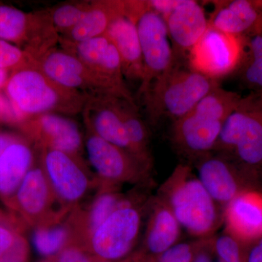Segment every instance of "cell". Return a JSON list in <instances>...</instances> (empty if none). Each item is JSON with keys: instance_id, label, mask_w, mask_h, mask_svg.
<instances>
[{"instance_id": "10", "label": "cell", "mask_w": 262, "mask_h": 262, "mask_svg": "<svg viewBox=\"0 0 262 262\" xmlns=\"http://www.w3.org/2000/svg\"><path fill=\"white\" fill-rule=\"evenodd\" d=\"M42 167L58 201L70 211L77 208L96 184L80 158L53 149H42Z\"/></svg>"}, {"instance_id": "5", "label": "cell", "mask_w": 262, "mask_h": 262, "mask_svg": "<svg viewBox=\"0 0 262 262\" xmlns=\"http://www.w3.org/2000/svg\"><path fill=\"white\" fill-rule=\"evenodd\" d=\"M213 151L227 157L236 155L248 165L262 163V99L241 100L226 120Z\"/></svg>"}, {"instance_id": "4", "label": "cell", "mask_w": 262, "mask_h": 262, "mask_svg": "<svg viewBox=\"0 0 262 262\" xmlns=\"http://www.w3.org/2000/svg\"><path fill=\"white\" fill-rule=\"evenodd\" d=\"M37 66L51 80L88 98L114 97L136 105L127 85L101 75L68 51L51 48L38 58Z\"/></svg>"}, {"instance_id": "46", "label": "cell", "mask_w": 262, "mask_h": 262, "mask_svg": "<svg viewBox=\"0 0 262 262\" xmlns=\"http://www.w3.org/2000/svg\"><path fill=\"white\" fill-rule=\"evenodd\" d=\"M216 262H222V261H220V260L218 259V261H217Z\"/></svg>"}, {"instance_id": "22", "label": "cell", "mask_w": 262, "mask_h": 262, "mask_svg": "<svg viewBox=\"0 0 262 262\" xmlns=\"http://www.w3.org/2000/svg\"><path fill=\"white\" fill-rule=\"evenodd\" d=\"M226 223L229 234L251 239L262 235V198L253 193H241L227 206Z\"/></svg>"}, {"instance_id": "16", "label": "cell", "mask_w": 262, "mask_h": 262, "mask_svg": "<svg viewBox=\"0 0 262 262\" xmlns=\"http://www.w3.org/2000/svg\"><path fill=\"white\" fill-rule=\"evenodd\" d=\"M120 99L114 97L89 98L82 111L84 120L90 132L134 157L119 110Z\"/></svg>"}, {"instance_id": "41", "label": "cell", "mask_w": 262, "mask_h": 262, "mask_svg": "<svg viewBox=\"0 0 262 262\" xmlns=\"http://www.w3.org/2000/svg\"><path fill=\"white\" fill-rule=\"evenodd\" d=\"M8 70H2L0 69V89L5 87L8 80Z\"/></svg>"}, {"instance_id": "6", "label": "cell", "mask_w": 262, "mask_h": 262, "mask_svg": "<svg viewBox=\"0 0 262 262\" xmlns=\"http://www.w3.org/2000/svg\"><path fill=\"white\" fill-rule=\"evenodd\" d=\"M130 18L136 22L140 41L144 74L139 92L144 94L158 77L173 67L175 57L165 20L149 9L146 1H135Z\"/></svg>"}, {"instance_id": "2", "label": "cell", "mask_w": 262, "mask_h": 262, "mask_svg": "<svg viewBox=\"0 0 262 262\" xmlns=\"http://www.w3.org/2000/svg\"><path fill=\"white\" fill-rule=\"evenodd\" d=\"M219 85L220 81L176 62L144 94L149 118L153 122L164 117L175 121L189 113L202 98Z\"/></svg>"}, {"instance_id": "28", "label": "cell", "mask_w": 262, "mask_h": 262, "mask_svg": "<svg viewBox=\"0 0 262 262\" xmlns=\"http://www.w3.org/2000/svg\"><path fill=\"white\" fill-rule=\"evenodd\" d=\"M248 53L243 64L241 77L251 89L262 90V32L248 41Z\"/></svg>"}, {"instance_id": "29", "label": "cell", "mask_w": 262, "mask_h": 262, "mask_svg": "<svg viewBox=\"0 0 262 262\" xmlns=\"http://www.w3.org/2000/svg\"><path fill=\"white\" fill-rule=\"evenodd\" d=\"M91 3H69L58 7L50 15L57 33L67 34L82 20Z\"/></svg>"}, {"instance_id": "11", "label": "cell", "mask_w": 262, "mask_h": 262, "mask_svg": "<svg viewBox=\"0 0 262 262\" xmlns=\"http://www.w3.org/2000/svg\"><path fill=\"white\" fill-rule=\"evenodd\" d=\"M85 147L101 189H114L122 183L137 182L148 167L130 153L90 131Z\"/></svg>"}, {"instance_id": "9", "label": "cell", "mask_w": 262, "mask_h": 262, "mask_svg": "<svg viewBox=\"0 0 262 262\" xmlns=\"http://www.w3.org/2000/svg\"><path fill=\"white\" fill-rule=\"evenodd\" d=\"M244 53L241 37L229 35L209 25L188 55L189 68L220 81L239 66Z\"/></svg>"}, {"instance_id": "20", "label": "cell", "mask_w": 262, "mask_h": 262, "mask_svg": "<svg viewBox=\"0 0 262 262\" xmlns=\"http://www.w3.org/2000/svg\"><path fill=\"white\" fill-rule=\"evenodd\" d=\"M198 178L215 203L226 206L239 194L229 160L211 153L198 158Z\"/></svg>"}, {"instance_id": "35", "label": "cell", "mask_w": 262, "mask_h": 262, "mask_svg": "<svg viewBox=\"0 0 262 262\" xmlns=\"http://www.w3.org/2000/svg\"><path fill=\"white\" fill-rule=\"evenodd\" d=\"M182 1V0H149L146 1V3L150 10L165 19L181 4Z\"/></svg>"}, {"instance_id": "23", "label": "cell", "mask_w": 262, "mask_h": 262, "mask_svg": "<svg viewBox=\"0 0 262 262\" xmlns=\"http://www.w3.org/2000/svg\"><path fill=\"white\" fill-rule=\"evenodd\" d=\"M127 14L126 1L91 3L82 20L63 34L62 42L77 43L104 35L113 20Z\"/></svg>"}, {"instance_id": "45", "label": "cell", "mask_w": 262, "mask_h": 262, "mask_svg": "<svg viewBox=\"0 0 262 262\" xmlns=\"http://www.w3.org/2000/svg\"><path fill=\"white\" fill-rule=\"evenodd\" d=\"M41 262H53V261H51V260L50 259H48L47 260H46V261H41Z\"/></svg>"}, {"instance_id": "13", "label": "cell", "mask_w": 262, "mask_h": 262, "mask_svg": "<svg viewBox=\"0 0 262 262\" xmlns=\"http://www.w3.org/2000/svg\"><path fill=\"white\" fill-rule=\"evenodd\" d=\"M225 122L194 107L173 122L172 140L183 153L198 159L214 150Z\"/></svg>"}, {"instance_id": "14", "label": "cell", "mask_w": 262, "mask_h": 262, "mask_svg": "<svg viewBox=\"0 0 262 262\" xmlns=\"http://www.w3.org/2000/svg\"><path fill=\"white\" fill-rule=\"evenodd\" d=\"M175 61L187 60L193 47L209 27L204 9L198 2L182 0L181 4L165 19Z\"/></svg>"}, {"instance_id": "42", "label": "cell", "mask_w": 262, "mask_h": 262, "mask_svg": "<svg viewBox=\"0 0 262 262\" xmlns=\"http://www.w3.org/2000/svg\"><path fill=\"white\" fill-rule=\"evenodd\" d=\"M91 261H92V262H111V261H105V260H102V259H101V258H98L97 257H95V256H91Z\"/></svg>"}, {"instance_id": "24", "label": "cell", "mask_w": 262, "mask_h": 262, "mask_svg": "<svg viewBox=\"0 0 262 262\" xmlns=\"http://www.w3.org/2000/svg\"><path fill=\"white\" fill-rule=\"evenodd\" d=\"M33 152L28 144L17 139L0 156V196L10 201L32 168Z\"/></svg>"}, {"instance_id": "30", "label": "cell", "mask_w": 262, "mask_h": 262, "mask_svg": "<svg viewBox=\"0 0 262 262\" xmlns=\"http://www.w3.org/2000/svg\"><path fill=\"white\" fill-rule=\"evenodd\" d=\"M34 67H37V60L30 53L0 39V69L18 71Z\"/></svg>"}, {"instance_id": "39", "label": "cell", "mask_w": 262, "mask_h": 262, "mask_svg": "<svg viewBox=\"0 0 262 262\" xmlns=\"http://www.w3.org/2000/svg\"><path fill=\"white\" fill-rule=\"evenodd\" d=\"M18 138L10 134L0 133V156L4 152L5 150Z\"/></svg>"}, {"instance_id": "18", "label": "cell", "mask_w": 262, "mask_h": 262, "mask_svg": "<svg viewBox=\"0 0 262 262\" xmlns=\"http://www.w3.org/2000/svg\"><path fill=\"white\" fill-rule=\"evenodd\" d=\"M62 42L65 51L73 54L86 65L117 83L126 85L118 52L106 36H100L80 42Z\"/></svg>"}, {"instance_id": "17", "label": "cell", "mask_w": 262, "mask_h": 262, "mask_svg": "<svg viewBox=\"0 0 262 262\" xmlns=\"http://www.w3.org/2000/svg\"><path fill=\"white\" fill-rule=\"evenodd\" d=\"M116 48L125 78L142 82L144 63L136 22L126 15L113 20L104 34Z\"/></svg>"}, {"instance_id": "33", "label": "cell", "mask_w": 262, "mask_h": 262, "mask_svg": "<svg viewBox=\"0 0 262 262\" xmlns=\"http://www.w3.org/2000/svg\"><path fill=\"white\" fill-rule=\"evenodd\" d=\"M29 255L28 242L18 233L13 246L0 258V262H27Z\"/></svg>"}, {"instance_id": "12", "label": "cell", "mask_w": 262, "mask_h": 262, "mask_svg": "<svg viewBox=\"0 0 262 262\" xmlns=\"http://www.w3.org/2000/svg\"><path fill=\"white\" fill-rule=\"evenodd\" d=\"M56 34L50 15L28 14L13 7L0 5V39L27 42L29 53L37 59L53 48Z\"/></svg>"}, {"instance_id": "25", "label": "cell", "mask_w": 262, "mask_h": 262, "mask_svg": "<svg viewBox=\"0 0 262 262\" xmlns=\"http://www.w3.org/2000/svg\"><path fill=\"white\" fill-rule=\"evenodd\" d=\"M181 227L173 212L163 201L155 204L146 230V254L156 257L178 244Z\"/></svg>"}, {"instance_id": "8", "label": "cell", "mask_w": 262, "mask_h": 262, "mask_svg": "<svg viewBox=\"0 0 262 262\" xmlns=\"http://www.w3.org/2000/svg\"><path fill=\"white\" fill-rule=\"evenodd\" d=\"M8 203L35 228L61 223L70 213L58 201L42 166L29 170Z\"/></svg>"}, {"instance_id": "31", "label": "cell", "mask_w": 262, "mask_h": 262, "mask_svg": "<svg viewBox=\"0 0 262 262\" xmlns=\"http://www.w3.org/2000/svg\"><path fill=\"white\" fill-rule=\"evenodd\" d=\"M212 247L222 262H244L238 241L232 234H222L213 241Z\"/></svg>"}, {"instance_id": "21", "label": "cell", "mask_w": 262, "mask_h": 262, "mask_svg": "<svg viewBox=\"0 0 262 262\" xmlns=\"http://www.w3.org/2000/svg\"><path fill=\"white\" fill-rule=\"evenodd\" d=\"M126 201L114 189H101L87 209L74 210L69 218L73 232L74 244L83 248L96 229Z\"/></svg>"}, {"instance_id": "38", "label": "cell", "mask_w": 262, "mask_h": 262, "mask_svg": "<svg viewBox=\"0 0 262 262\" xmlns=\"http://www.w3.org/2000/svg\"><path fill=\"white\" fill-rule=\"evenodd\" d=\"M193 262H213L211 253L209 250L201 245L198 249Z\"/></svg>"}, {"instance_id": "40", "label": "cell", "mask_w": 262, "mask_h": 262, "mask_svg": "<svg viewBox=\"0 0 262 262\" xmlns=\"http://www.w3.org/2000/svg\"><path fill=\"white\" fill-rule=\"evenodd\" d=\"M121 262H154V257L144 252H139L129 256Z\"/></svg>"}, {"instance_id": "36", "label": "cell", "mask_w": 262, "mask_h": 262, "mask_svg": "<svg viewBox=\"0 0 262 262\" xmlns=\"http://www.w3.org/2000/svg\"><path fill=\"white\" fill-rule=\"evenodd\" d=\"M18 232L0 225V258L13 246Z\"/></svg>"}, {"instance_id": "34", "label": "cell", "mask_w": 262, "mask_h": 262, "mask_svg": "<svg viewBox=\"0 0 262 262\" xmlns=\"http://www.w3.org/2000/svg\"><path fill=\"white\" fill-rule=\"evenodd\" d=\"M53 262H92L91 255L76 244H70L56 256L48 258Z\"/></svg>"}, {"instance_id": "37", "label": "cell", "mask_w": 262, "mask_h": 262, "mask_svg": "<svg viewBox=\"0 0 262 262\" xmlns=\"http://www.w3.org/2000/svg\"><path fill=\"white\" fill-rule=\"evenodd\" d=\"M246 262H262V238L248 253Z\"/></svg>"}, {"instance_id": "7", "label": "cell", "mask_w": 262, "mask_h": 262, "mask_svg": "<svg viewBox=\"0 0 262 262\" xmlns=\"http://www.w3.org/2000/svg\"><path fill=\"white\" fill-rule=\"evenodd\" d=\"M141 226L140 212L127 201L96 229L83 249L105 261L123 259L135 246Z\"/></svg>"}, {"instance_id": "26", "label": "cell", "mask_w": 262, "mask_h": 262, "mask_svg": "<svg viewBox=\"0 0 262 262\" xmlns=\"http://www.w3.org/2000/svg\"><path fill=\"white\" fill-rule=\"evenodd\" d=\"M119 110L134 157L146 166L151 163L149 137L144 122L139 117L137 106L125 100H119Z\"/></svg>"}, {"instance_id": "44", "label": "cell", "mask_w": 262, "mask_h": 262, "mask_svg": "<svg viewBox=\"0 0 262 262\" xmlns=\"http://www.w3.org/2000/svg\"><path fill=\"white\" fill-rule=\"evenodd\" d=\"M256 5L260 8V9H262V3H256Z\"/></svg>"}, {"instance_id": "15", "label": "cell", "mask_w": 262, "mask_h": 262, "mask_svg": "<svg viewBox=\"0 0 262 262\" xmlns=\"http://www.w3.org/2000/svg\"><path fill=\"white\" fill-rule=\"evenodd\" d=\"M27 130L42 149H53L80 158L82 137L78 125L59 114L32 117Z\"/></svg>"}, {"instance_id": "19", "label": "cell", "mask_w": 262, "mask_h": 262, "mask_svg": "<svg viewBox=\"0 0 262 262\" xmlns=\"http://www.w3.org/2000/svg\"><path fill=\"white\" fill-rule=\"evenodd\" d=\"M213 10L209 25L221 32L241 37L251 31L259 30L261 17L256 3L247 0L212 1Z\"/></svg>"}, {"instance_id": "1", "label": "cell", "mask_w": 262, "mask_h": 262, "mask_svg": "<svg viewBox=\"0 0 262 262\" xmlns=\"http://www.w3.org/2000/svg\"><path fill=\"white\" fill-rule=\"evenodd\" d=\"M5 91L19 117L48 113L76 115L83 111L89 99L51 80L38 66L16 71L8 79Z\"/></svg>"}, {"instance_id": "3", "label": "cell", "mask_w": 262, "mask_h": 262, "mask_svg": "<svg viewBox=\"0 0 262 262\" xmlns=\"http://www.w3.org/2000/svg\"><path fill=\"white\" fill-rule=\"evenodd\" d=\"M163 190V201L188 233L206 237L214 230L219 220L216 203L189 166L177 167Z\"/></svg>"}, {"instance_id": "27", "label": "cell", "mask_w": 262, "mask_h": 262, "mask_svg": "<svg viewBox=\"0 0 262 262\" xmlns=\"http://www.w3.org/2000/svg\"><path fill=\"white\" fill-rule=\"evenodd\" d=\"M33 244L39 254L48 258L53 257L67 246L74 244L72 227L68 222L35 228Z\"/></svg>"}, {"instance_id": "32", "label": "cell", "mask_w": 262, "mask_h": 262, "mask_svg": "<svg viewBox=\"0 0 262 262\" xmlns=\"http://www.w3.org/2000/svg\"><path fill=\"white\" fill-rule=\"evenodd\" d=\"M201 244L178 243L154 257V262H193Z\"/></svg>"}, {"instance_id": "43", "label": "cell", "mask_w": 262, "mask_h": 262, "mask_svg": "<svg viewBox=\"0 0 262 262\" xmlns=\"http://www.w3.org/2000/svg\"><path fill=\"white\" fill-rule=\"evenodd\" d=\"M4 221H5L4 215H3V213L0 211V224H1L2 222H4Z\"/></svg>"}]
</instances>
